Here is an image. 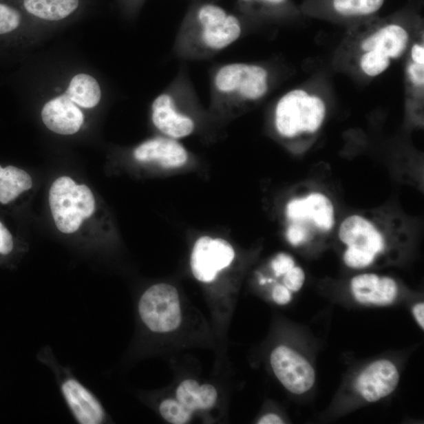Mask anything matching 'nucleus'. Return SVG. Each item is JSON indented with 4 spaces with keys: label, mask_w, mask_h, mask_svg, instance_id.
<instances>
[{
    "label": "nucleus",
    "mask_w": 424,
    "mask_h": 424,
    "mask_svg": "<svg viewBox=\"0 0 424 424\" xmlns=\"http://www.w3.org/2000/svg\"><path fill=\"white\" fill-rule=\"evenodd\" d=\"M423 68L424 66L418 64L411 65L409 69L411 79L416 85L423 86Z\"/></svg>",
    "instance_id": "30"
},
{
    "label": "nucleus",
    "mask_w": 424,
    "mask_h": 424,
    "mask_svg": "<svg viewBox=\"0 0 424 424\" xmlns=\"http://www.w3.org/2000/svg\"><path fill=\"white\" fill-rule=\"evenodd\" d=\"M326 116L323 100L303 90L290 92L277 102L273 113V127L282 141L294 142L312 137L320 131Z\"/></svg>",
    "instance_id": "5"
},
{
    "label": "nucleus",
    "mask_w": 424,
    "mask_h": 424,
    "mask_svg": "<svg viewBox=\"0 0 424 424\" xmlns=\"http://www.w3.org/2000/svg\"><path fill=\"white\" fill-rule=\"evenodd\" d=\"M199 388L200 385L196 381L187 379L177 389V400L191 412L200 410Z\"/></svg>",
    "instance_id": "22"
},
{
    "label": "nucleus",
    "mask_w": 424,
    "mask_h": 424,
    "mask_svg": "<svg viewBox=\"0 0 424 424\" xmlns=\"http://www.w3.org/2000/svg\"><path fill=\"white\" fill-rule=\"evenodd\" d=\"M21 16L18 11L0 3V35L14 31L19 27Z\"/></svg>",
    "instance_id": "24"
},
{
    "label": "nucleus",
    "mask_w": 424,
    "mask_h": 424,
    "mask_svg": "<svg viewBox=\"0 0 424 424\" xmlns=\"http://www.w3.org/2000/svg\"><path fill=\"white\" fill-rule=\"evenodd\" d=\"M65 94L75 104L87 109L96 106L102 98L101 89L96 80L85 74L72 78Z\"/></svg>",
    "instance_id": "18"
},
{
    "label": "nucleus",
    "mask_w": 424,
    "mask_h": 424,
    "mask_svg": "<svg viewBox=\"0 0 424 424\" xmlns=\"http://www.w3.org/2000/svg\"><path fill=\"white\" fill-rule=\"evenodd\" d=\"M32 177L14 166H0V203L8 204L32 187Z\"/></svg>",
    "instance_id": "17"
},
{
    "label": "nucleus",
    "mask_w": 424,
    "mask_h": 424,
    "mask_svg": "<svg viewBox=\"0 0 424 424\" xmlns=\"http://www.w3.org/2000/svg\"><path fill=\"white\" fill-rule=\"evenodd\" d=\"M297 263L293 257L287 253H278L273 257L270 264L271 269L277 278H282L287 272L292 269Z\"/></svg>",
    "instance_id": "26"
},
{
    "label": "nucleus",
    "mask_w": 424,
    "mask_h": 424,
    "mask_svg": "<svg viewBox=\"0 0 424 424\" xmlns=\"http://www.w3.org/2000/svg\"><path fill=\"white\" fill-rule=\"evenodd\" d=\"M175 89H169L155 98L151 118L156 128L163 136L173 139L191 136L196 130V121L181 106Z\"/></svg>",
    "instance_id": "11"
},
{
    "label": "nucleus",
    "mask_w": 424,
    "mask_h": 424,
    "mask_svg": "<svg viewBox=\"0 0 424 424\" xmlns=\"http://www.w3.org/2000/svg\"><path fill=\"white\" fill-rule=\"evenodd\" d=\"M14 249V239L7 228L0 222V255H8Z\"/></svg>",
    "instance_id": "28"
},
{
    "label": "nucleus",
    "mask_w": 424,
    "mask_h": 424,
    "mask_svg": "<svg viewBox=\"0 0 424 424\" xmlns=\"http://www.w3.org/2000/svg\"><path fill=\"white\" fill-rule=\"evenodd\" d=\"M41 116L48 129L63 136L79 131L85 120L82 111L65 94L44 105Z\"/></svg>",
    "instance_id": "15"
},
{
    "label": "nucleus",
    "mask_w": 424,
    "mask_h": 424,
    "mask_svg": "<svg viewBox=\"0 0 424 424\" xmlns=\"http://www.w3.org/2000/svg\"><path fill=\"white\" fill-rule=\"evenodd\" d=\"M133 157L142 164L176 169L188 164L189 153L176 139L161 136L148 139L139 145L134 149Z\"/></svg>",
    "instance_id": "13"
},
{
    "label": "nucleus",
    "mask_w": 424,
    "mask_h": 424,
    "mask_svg": "<svg viewBox=\"0 0 424 424\" xmlns=\"http://www.w3.org/2000/svg\"><path fill=\"white\" fill-rule=\"evenodd\" d=\"M241 21L220 6H200L191 23L181 33L184 52L195 55L219 53L232 45L242 36ZM180 47V48H181Z\"/></svg>",
    "instance_id": "4"
},
{
    "label": "nucleus",
    "mask_w": 424,
    "mask_h": 424,
    "mask_svg": "<svg viewBox=\"0 0 424 424\" xmlns=\"http://www.w3.org/2000/svg\"><path fill=\"white\" fill-rule=\"evenodd\" d=\"M138 310L144 325L153 332L174 331L181 324L180 295L169 284H156L147 289L138 301Z\"/></svg>",
    "instance_id": "8"
},
{
    "label": "nucleus",
    "mask_w": 424,
    "mask_h": 424,
    "mask_svg": "<svg viewBox=\"0 0 424 424\" xmlns=\"http://www.w3.org/2000/svg\"><path fill=\"white\" fill-rule=\"evenodd\" d=\"M272 299L278 305H287L291 302L293 293L283 284H277L272 290Z\"/></svg>",
    "instance_id": "29"
},
{
    "label": "nucleus",
    "mask_w": 424,
    "mask_h": 424,
    "mask_svg": "<svg viewBox=\"0 0 424 424\" xmlns=\"http://www.w3.org/2000/svg\"><path fill=\"white\" fill-rule=\"evenodd\" d=\"M408 32L399 24L390 23L384 25L365 39L361 43L363 51L377 52L397 59L404 53L408 45Z\"/></svg>",
    "instance_id": "16"
},
{
    "label": "nucleus",
    "mask_w": 424,
    "mask_h": 424,
    "mask_svg": "<svg viewBox=\"0 0 424 424\" xmlns=\"http://www.w3.org/2000/svg\"><path fill=\"white\" fill-rule=\"evenodd\" d=\"M269 74L263 66L234 63L222 65L211 80L212 106L217 113L233 115L269 90Z\"/></svg>",
    "instance_id": "3"
},
{
    "label": "nucleus",
    "mask_w": 424,
    "mask_h": 424,
    "mask_svg": "<svg viewBox=\"0 0 424 424\" xmlns=\"http://www.w3.org/2000/svg\"><path fill=\"white\" fill-rule=\"evenodd\" d=\"M235 258L232 244L222 238L200 237L195 242L191 257L193 276L199 282H214L219 273L230 266Z\"/></svg>",
    "instance_id": "10"
},
{
    "label": "nucleus",
    "mask_w": 424,
    "mask_h": 424,
    "mask_svg": "<svg viewBox=\"0 0 424 424\" xmlns=\"http://www.w3.org/2000/svg\"><path fill=\"white\" fill-rule=\"evenodd\" d=\"M306 273L303 268L295 265L291 270L286 273L282 278V284L292 293H297L304 286Z\"/></svg>",
    "instance_id": "25"
},
{
    "label": "nucleus",
    "mask_w": 424,
    "mask_h": 424,
    "mask_svg": "<svg viewBox=\"0 0 424 424\" xmlns=\"http://www.w3.org/2000/svg\"><path fill=\"white\" fill-rule=\"evenodd\" d=\"M411 55L414 63L424 65V47L423 44H415L412 49Z\"/></svg>",
    "instance_id": "33"
},
{
    "label": "nucleus",
    "mask_w": 424,
    "mask_h": 424,
    "mask_svg": "<svg viewBox=\"0 0 424 424\" xmlns=\"http://www.w3.org/2000/svg\"><path fill=\"white\" fill-rule=\"evenodd\" d=\"M350 293L357 302L367 306H388L394 302L399 293L394 278L374 273L354 276L350 282Z\"/></svg>",
    "instance_id": "14"
},
{
    "label": "nucleus",
    "mask_w": 424,
    "mask_h": 424,
    "mask_svg": "<svg viewBox=\"0 0 424 424\" xmlns=\"http://www.w3.org/2000/svg\"><path fill=\"white\" fill-rule=\"evenodd\" d=\"M390 63V58L388 56L371 51L362 55L361 68L368 76H377L386 71Z\"/></svg>",
    "instance_id": "23"
},
{
    "label": "nucleus",
    "mask_w": 424,
    "mask_h": 424,
    "mask_svg": "<svg viewBox=\"0 0 424 424\" xmlns=\"http://www.w3.org/2000/svg\"><path fill=\"white\" fill-rule=\"evenodd\" d=\"M160 412L165 421L173 424H184L191 420L193 412L178 400L166 399L160 405Z\"/></svg>",
    "instance_id": "21"
},
{
    "label": "nucleus",
    "mask_w": 424,
    "mask_h": 424,
    "mask_svg": "<svg viewBox=\"0 0 424 424\" xmlns=\"http://www.w3.org/2000/svg\"><path fill=\"white\" fill-rule=\"evenodd\" d=\"M284 234L292 247L319 248L336 237L337 204L330 194L316 185H302L287 198L282 210Z\"/></svg>",
    "instance_id": "2"
},
{
    "label": "nucleus",
    "mask_w": 424,
    "mask_h": 424,
    "mask_svg": "<svg viewBox=\"0 0 424 424\" xmlns=\"http://www.w3.org/2000/svg\"><path fill=\"white\" fill-rule=\"evenodd\" d=\"M412 315H414L416 321L418 325L422 328V330L424 329V304L423 303H418L414 306L412 310Z\"/></svg>",
    "instance_id": "32"
},
{
    "label": "nucleus",
    "mask_w": 424,
    "mask_h": 424,
    "mask_svg": "<svg viewBox=\"0 0 424 424\" xmlns=\"http://www.w3.org/2000/svg\"><path fill=\"white\" fill-rule=\"evenodd\" d=\"M271 365L278 381L289 392L304 394L314 387L316 373L314 367L287 346H279L272 351Z\"/></svg>",
    "instance_id": "9"
},
{
    "label": "nucleus",
    "mask_w": 424,
    "mask_h": 424,
    "mask_svg": "<svg viewBox=\"0 0 424 424\" xmlns=\"http://www.w3.org/2000/svg\"><path fill=\"white\" fill-rule=\"evenodd\" d=\"M36 358L52 371L61 395L74 420L81 424H102L109 420L101 401L85 386L69 367L59 363L50 347H44Z\"/></svg>",
    "instance_id": "6"
},
{
    "label": "nucleus",
    "mask_w": 424,
    "mask_h": 424,
    "mask_svg": "<svg viewBox=\"0 0 424 424\" xmlns=\"http://www.w3.org/2000/svg\"><path fill=\"white\" fill-rule=\"evenodd\" d=\"M49 204L56 227L65 234L76 232L96 208V198L86 185H77L70 177L56 180L49 192Z\"/></svg>",
    "instance_id": "7"
},
{
    "label": "nucleus",
    "mask_w": 424,
    "mask_h": 424,
    "mask_svg": "<svg viewBox=\"0 0 424 424\" xmlns=\"http://www.w3.org/2000/svg\"><path fill=\"white\" fill-rule=\"evenodd\" d=\"M259 424H282L284 423L282 418L277 414H270L260 418Z\"/></svg>",
    "instance_id": "34"
},
{
    "label": "nucleus",
    "mask_w": 424,
    "mask_h": 424,
    "mask_svg": "<svg viewBox=\"0 0 424 424\" xmlns=\"http://www.w3.org/2000/svg\"><path fill=\"white\" fill-rule=\"evenodd\" d=\"M28 12L47 21L64 19L79 6V0H25Z\"/></svg>",
    "instance_id": "19"
},
{
    "label": "nucleus",
    "mask_w": 424,
    "mask_h": 424,
    "mask_svg": "<svg viewBox=\"0 0 424 424\" xmlns=\"http://www.w3.org/2000/svg\"><path fill=\"white\" fill-rule=\"evenodd\" d=\"M336 238L346 266L366 270L397 263L411 242V230L403 217L378 209L346 216Z\"/></svg>",
    "instance_id": "1"
},
{
    "label": "nucleus",
    "mask_w": 424,
    "mask_h": 424,
    "mask_svg": "<svg viewBox=\"0 0 424 424\" xmlns=\"http://www.w3.org/2000/svg\"><path fill=\"white\" fill-rule=\"evenodd\" d=\"M385 0H331L335 13L343 17L374 14L383 7Z\"/></svg>",
    "instance_id": "20"
},
{
    "label": "nucleus",
    "mask_w": 424,
    "mask_h": 424,
    "mask_svg": "<svg viewBox=\"0 0 424 424\" xmlns=\"http://www.w3.org/2000/svg\"><path fill=\"white\" fill-rule=\"evenodd\" d=\"M242 1L249 4L257 3L271 8H280L286 5L288 0H242Z\"/></svg>",
    "instance_id": "31"
},
{
    "label": "nucleus",
    "mask_w": 424,
    "mask_h": 424,
    "mask_svg": "<svg viewBox=\"0 0 424 424\" xmlns=\"http://www.w3.org/2000/svg\"><path fill=\"white\" fill-rule=\"evenodd\" d=\"M218 394L215 388L210 384H204L199 388L200 410H209L216 403Z\"/></svg>",
    "instance_id": "27"
},
{
    "label": "nucleus",
    "mask_w": 424,
    "mask_h": 424,
    "mask_svg": "<svg viewBox=\"0 0 424 424\" xmlns=\"http://www.w3.org/2000/svg\"><path fill=\"white\" fill-rule=\"evenodd\" d=\"M400 381L398 368L392 361H373L362 371L355 381V389L369 403H377L392 394Z\"/></svg>",
    "instance_id": "12"
}]
</instances>
